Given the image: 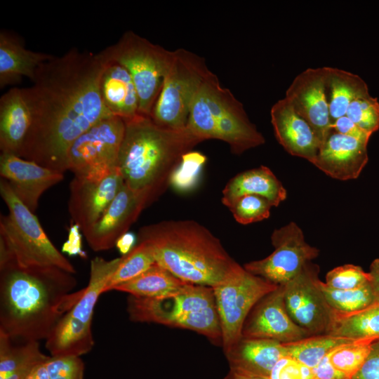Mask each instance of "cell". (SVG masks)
Instances as JSON below:
<instances>
[{
	"label": "cell",
	"mask_w": 379,
	"mask_h": 379,
	"mask_svg": "<svg viewBox=\"0 0 379 379\" xmlns=\"http://www.w3.org/2000/svg\"><path fill=\"white\" fill-rule=\"evenodd\" d=\"M108 62L104 52L72 48L43 62L22 92L31 125L18 157L62 173L72 144L99 121L113 115L100 95Z\"/></svg>",
	"instance_id": "1"
},
{
	"label": "cell",
	"mask_w": 379,
	"mask_h": 379,
	"mask_svg": "<svg viewBox=\"0 0 379 379\" xmlns=\"http://www.w3.org/2000/svg\"><path fill=\"white\" fill-rule=\"evenodd\" d=\"M53 55L26 48L20 37L9 31L0 32V88L34 78L37 68Z\"/></svg>",
	"instance_id": "22"
},
{
	"label": "cell",
	"mask_w": 379,
	"mask_h": 379,
	"mask_svg": "<svg viewBox=\"0 0 379 379\" xmlns=\"http://www.w3.org/2000/svg\"><path fill=\"white\" fill-rule=\"evenodd\" d=\"M131 321L156 323L195 331L222 346V332L213 288L187 284L180 290L157 298L128 295Z\"/></svg>",
	"instance_id": "6"
},
{
	"label": "cell",
	"mask_w": 379,
	"mask_h": 379,
	"mask_svg": "<svg viewBox=\"0 0 379 379\" xmlns=\"http://www.w3.org/2000/svg\"><path fill=\"white\" fill-rule=\"evenodd\" d=\"M230 368H237L270 378L277 362L286 357L284 343L242 336L225 353Z\"/></svg>",
	"instance_id": "23"
},
{
	"label": "cell",
	"mask_w": 379,
	"mask_h": 379,
	"mask_svg": "<svg viewBox=\"0 0 379 379\" xmlns=\"http://www.w3.org/2000/svg\"><path fill=\"white\" fill-rule=\"evenodd\" d=\"M187 128L203 141L217 139L227 142L237 155L265 142L242 103L230 89L220 85L211 71L194 96Z\"/></svg>",
	"instance_id": "5"
},
{
	"label": "cell",
	"mask_w": 379,
	"mask_h": 379,
	"mask_svg": "<svg viewBox=\"0 0 379 379\" xmlns=\"http://www.w3.org/2000/svg\"><path fill=\"white\" fill-rule=\"evenodd\" d=\"M125 131L123 119L105 118L81 134L67 152L68 170L74 176L100 180L118 166L119 154Z\"/></svg>",
	"instance_id": "11"
},
{
	"label": "cell",
	"mask_w": 379,
	"mask_h": 379,
	"mask_svg": "<svg viewBox=\"0 0 379 379\" xmlns=\"http://www.w3.org/2000/svg\"><path fill=\"white\" fill-rule=\"evenodd\" d=\"M312 370L313 379H350L331 364L328 354L325 356Z\"/></svg>",
	"instance_id": "44"
},
{
	"label": "cell",
	"mask_w": 379,
	"mask_h": 379,
	"mask_svg": "<svg viewBox=\"0 0 379 379\" xmlns=\"http://www.w3.org/2000/svg\"><path fill=\"white\" fill-rule=\"evenodd\" d=\"M274 251L267 257L244 264L248 272L277 286L285 285L318 257L319 250L308 244L300 227L294 222L273 231Z\"/></svg>",
	"instance_id": "13"
},
{
	"label": "cell",
	"mask_w": 379,
	"mask_h": 379,
	"mask_svg": "<svg viewBox=\"0 0 379 379\" xmlns=\"http://www.w3.org/2000/svg\"><path fill=\"white\" fill-rule=\"evenodd\" d=\"M0 175L20 200L35 213L42 194L64 179V173L17 155L1 154Z\"/></svg>",
	"instance_id": "19"
},
{
	"label": "cell",
	"mask_w": 379,
	"mask_h": 379,
	"mask_svg": "<svg viewBox=\"0 0 379 379\" xmlns=\"http://www.w3.org/2000/svg\"><path fill=\"white\" fill-rule=\"evenodd\" d=\"M206 161V157L199 152L192 150L187 152L172 173L169 183L178 191H187L193 188Z\"/></svg>",
	"instance_id": "37"
},
{
	"label": "cell",
	"mask_w": 379,
	"mask_h": 379,
	"mask_svg": "<svg viewBox=\"0 0 379 379\" xmlns=\"http://www.w3.org/2000/svg\"><path fill=\"white\" fill-rule=\"evenodd\" d=\"M120 261L121 257L111 260L96 257L91 260L87 286L46 340V348L51 356L80 357L92 350L94 340L91 325L95 306Z\"/></svg>",
	"instance_id": "8"
},
{
	"label": "cell",
	"mask_w": 379,
	"mask_h": 379,
	"mask_svg": "<svg viewBox=\"0 0 379 379\" xmlns=\"http://www.w3.org/2000/svg\"><path fill=\"white\" fill-rule=\"evenodd\" d=\"M0 194L8 209L1 214L0 241L22 268L56 267L71 274L76 270L51 241L37 217L1 178Z\"/></svg>",
	"instance_id": "7"
},
{
	"label": "cell",
	"mask_w": 379,
	"mask_h": 379,
	"mask_svg": "<svg viewBox=\"0 0 379 379\" xmlns=\"http://www.w3.org/2000/svg\"><path fill=\"white\" fill-rule=\"evenodd\" d=\"M100 88L102 102L113 115L126 120L139 114L135 86L129 72L121 64L108 60Z\"/></svg>",
	"instance_id": "25"
},
{
	"label": "cell",
	"mask_w": 379,
	"mask_h": 379,
	"mask_svg": "<svg viewBox=\"0 0 379 379\" xmlns=\"http://www.w3.org/2000/svg\"><path fill=\"white\" fill-rule=\"evenodd\" d=\"M318 286L329 307L340 313H354L377 304L370 282L349 290L329 287L320 279Z\"/></svg>",
	"instance_id": "32"
},
{
	"label": "cell",
	"mask_w": 379,
	"mask_h": 379,
	"mask_svg": "<svg viewBox=\"0 0 379 379\" xmlns=\"http://www.w3.org/2000/svg\"><path fill=\"white\" fill-rule=\"evenodd\" d=\"M272 206L262 197L246 194L235 199L228 208L237 222L248 225L268 218Z\"/></svg>",
	"instance_id": "36"
},
{
	"label": "cell",
	"mask_w": 379,
	"mask_h": 379,
	"mask_svg": "<svg viewBox=\"0 0 379 379\" xmlns=\"http://www.w3.org/2000/svg\"><path fill=\"white\" fill-rule=\"evenodd\" d=\"M326 79L327 67L307 68L294 78L285 95L310 125L321 144L331 131Z\"/></svg>",
	"instance_id": "15"
},
{
	"label": "cell",
	"mask_w": 379,
	"mask_h": 379,
	"mask_svg": "<svg viewBox=\"0 0 379 379\" xmlns=\"http://www.w3.org/2000/svg\"><path fill=\"white\" fill-rule=\"evenodd\" d=\"M354 341L328 334L314 335L302 340L284 343L286 355L313 368L320 361L335 348Z\"/></svg>",
	"instance_id": "31"
},
{
	"label": "cell",
	"mask_w": 379,
	"mask_h": 379,
	"mask_svg": "<svg viewBox=\"0 0 379 379\" xmlns=\"http://www.w3.org/2000/svg\"><path fill=\"white\" fill-rule=\"evenodd\" d=\"M270 379H313L312 368L296 359L286 356L272 368Z\"/></svg>",
	"instance_id": "40"
},
{
	"label": "cell",
	"mask_w": 379,
	"mask_h": 379,
	"mask_svg": "<svg viewBox=\"0 0 379 379\" xmlns=\"http://www.w3.org/2000/svg\"><path fill=\"white\" fill-rule=\"evenodd\" d=\"M331 129L338 133L353 137L367 142H368L371 136V135L361 129L346 115L332 121Z\"/></svg>",
	"instance_id": "42"
},
{
	"label": "cell",
	"mask_w": 379,
	"mask_h": 379,
	"mask_svg": "<svg viewBox=\"0 0 379 379\" xmlns=\"http://www.w3.org/2000/svg\"><path fill=\"white\" fill-rule=\"evenodd\" d=\"M156 262L152 247L145 241H140L127 254L121 257V261L108 280L104 293L138 277Z\"/></svg>",
	"instance_id": "33"
},
{
	"label": "cell",
	"mask_w": 379,
	"mask_h": 379,
	"mask_svg": "<svg viewBox=\"0 0 379 379\" xmlns=\"http://www.w3.org/2000/svg\"><path fill=\"white\" fill-rule=\"evenodd\" d=\"M350 379H379V339L372 343L364 364Z\"/></svg>",
	"instance_id": "41"
},
{
	"label": "cell",
	"mask_w": 379,
	"mask_h": 379,
	"mask_svg": "<svg viewBox=\"0 0 379 379\" xmlns=\"http://www.w3.org/2000/svg\"><path fill=\"white\" fill-rule=\"evenodd\" d=\"M270 116L274 135L284 149L313 164L321 142L310 125L285 98L272 105Z\"/></svg>",
	"instance_id": "21"
},
{
	"label": "cell",
	"mask_w": 379,
	"mask_h": 379,
	"mask_svg": "<svg viewBox=\"0 0 379 379\" xmlns=\"http://www.w3.org/2000/svg\"><path fill=\"white\" fill-rule=\"evenodd\" d=\"M187 284L155 262L138 277L114 286L112 291L138 298H157L176 292Z\"/></svg>",
	"instance_id": "28"
},
{
	"label": "cell",
	"mask_w": 379,
	"mask_h": 379,
	"mask_svg": "<svg viewBox=\"0 0 379 379\" xmlns=\"http://www.w3.org/2000/svg\"><path fill=\"white\" fill-rule=\"evenodd\" d=\"M138 239L152 247L157 264L187 283L213 288L243 269L217 237L194 220L142 227Z\"/></svg>",
	"instance_id": "3"
},
{
	"label": "cell",
	"mask_w": 379,
	"mask_h": 379,
	"mask_svg": "<svg viewBox=\"0 0 379 379\" xmlns=\"http://www.w3.org/2000/svg\"><path fill=\"white\" fill-rule=\"evenodd\" d=\"M81 229L77 224L72 223L69 228L68 239L62 246L63 252L70 255H79L86 258V254L82 249V235Z\"/></svg>",
	"instance_id": "43"
},
{
	"label": "cell",
	"mask_w": 379,
	"mask_h": 379,
	"mask_svg": "<svg viewBox=\"0 0 379 379\" xmlns=\"http://www.w3.org/2000/svg\"><path fill=\"white\" fill-rule=\"evenodd\" d=\"M210 71L198 55L184 48L173 51L151 119L162 127L186 128L192 101Z\"/></svg>",
	"instance_id": "10"
},
{
	"label": "cell",
	"mask_w": 379,
	"mask_h": 379,
	"mask_svg": "<svg viewBox=\"0 0 379 379\" xmlns=\"http://www.w3.org/2000/svg\"><path fill=\"white\" fill-rule=\"evenodd\" d=\"M319 267L310 262L284 286V302L291 319L312 335L326 334L334 310L319 286Z\"/></svg>",
	"instance_id": "14"
},
{
	"label": "cell",
	"mask_w": 379,
	"mask_h": 379,
	"mask_svg": "<svg viewBox=\"0 0 379 379\" xmlns=\"http://www.w3.org/2000/svg\"><path fill=\"white\" fill-rule=\"evenodd\" d=\"M367 145V142L331 130L313 165L334 179H356L368 162Z\"/></svg>",
	"instance_id": "20"
},
{
	"label": "cell",
	"mask_w": 379,
	"mask_h": 379,
	"mask_svg": "<svg viewBox=\"0 0 379 379\" xmlns=\"http://www.w3.org/2000/svg\"><path fill=\"white\" fill-rule=\"evenodd\" d=\"M135 237L133 234L126 232L119 238L116 243V247L122 253V255L127 254L134 247Z\"/></svg>",
	"instance_id": "46"
},
{
	"label": "cell",
	"mask_w": 379,
	"mask_h": 379,
	"mask_svg": "<svg viewBox=\"0 0 379 379\" xmlns=\"http://www.w3.org/2000/svg\"><path fill=\"white\" fill-rule=\"evenodd\" d=\"M124 121L118 166L124 183L149 206L170 184L182 156L203 140L187 127H162L150 117L138 114Z\"/></svg>",
	"instance_id": "4"
},
{
	"label": "cell",
	"mask_w": 379,
	"mask_h": 379,
	"mask_svg": "<svg viewBox=\"0 0 379 379\" xmlns=\"http://www.w3.org/2000/svg\"><path fill=\"white\" fill-rule=\"evenodd\" d=\"M243 269L213 287L222 332V347L227 352L241 337L244 323L255 305L277 288Z\"/></svg>",
	"instance_id": "12"
},
{
	"label": "cell",
	"mask_w": 379,
	"mask_h": 379,
	"mask_svg": "<svg viewBox=\"0 0 379 379\" xmlns=\"http://www.w3.org/2000/svg\"><path fill=\"white\" fill-rule=\"evenodd\" d=\"M84 364L79 357L47 356L36 364L23 379H83Z\"/></svg>",
	"instance_id": "34"
},
{
	"label": "cell",
	"mask_w": 379,
	"mask_h": 379,
	"mask_svg": "<svg viewBox=\"0 0 379 379\" xmlns=\"http://www.w3.org/2000/svg\"><path fill=\"white\" fill-rule=\"evenodd\" d=\"M76 286L73 274L56 267L0 266V333L15 343L46 340L79 300Z\"/></svg>",
	"instance_id": "2"
},
{
	"label": "cell",
	"mask_w": 379,
	"mask_h": 379,
	"mask_svg": "<svg viewBox=\"0 0 379 379\" xmlns=\"http://www.w3.org/2000/svg\"><path fill=\"white\" fill-rule=\"evenodd\" d=\"M223 379H270V378L256 375L237 368H230Z\"/></svg>",
	"instance_id": "47"
},
{
	"label": "cell",
	"mask_w": 379,
	"mask_h": 379,
	"mask_svg": "<svg viewBox=\"0 0 379 379\" xmlns=\"http://www.w3.org/2000/svg\"><path fill=\"white\" fill-rule=\"evenodd\" d=\"M345 115L370 135L379 130V102L370 93L352 102Z\"/></svg>",
	"instance_id": "38"
},
{
	"label": "cell",
	"mask_w": 379,
	"mask_h": 379,
	"mask_svg": "<svg viewBox=\"0 0 379 379\" xmlns=\"http://www.w3.org/2000/svg\"><path fill=\"white\" fill-rule=\"evenodd\" d=\"M108 60L123 65L135 86L139 114L150 117L171 65L173 51L153 44L133 31H126L102 50Z\"/></svg>",
	"instance_id": "9"
},
{
	"label": "cell",
	"mask_w": 379,
	"mask_h": 379,
	"mask_svg": "<svg viewBox=\"0 0 379 379\" xmlns=\"http://www.w3.org/2000/svg\"><path fill=\"white\" fill-rule=\"evenodd\" d=\"M147 206L145 199L124 183L100 218L83 233L90 248L94 251L113 248Z\"/></svg>",
	"instance_id": "18"
},
{
	"label": "cell",
	"mask_w": 379,
	"mask_h": 379,
	"mask_svg": "<svg viewBox=\"0 0 379 379\" xmlns=\"http://www.w3.org/2000/svg\"><path fill=\"white\" fill-rule=\"evenodd\" d=\"M31 113L22 88H12L0 98V149L18 156L31 125Z\"/></svg>",
	"instance_id": "24"
},
{
	"label": "cell",
	"mask_w": 379,
	"mask_h": 379,
	"mask_svg": "<svg viewBox=\"0 0 379 379\" xmlns=\"http://www.w3.org/2000/svg\"><path fill=\"white\" fill-rule=\"evenodd\" d=\"M370 284L373 289L375 301L379 304V258L375 259L370 265Z\"/></svg>",
	"instance_id": "45"
},
{
	"label": "cell",
	"mask_w": 379,
	"mask_h": 379,
	"mask_svg": "<svg viewBox=\"0 0 379 379\" xmlns=\"http://www.w3.org/2000/svg\"><path fill=\"white\" fill-rule=\"evenodd\" d=\"M246 194L262 197L276 207L287 198L285 187L265 166L239 173L231 178L222 190V203L228 208L235 199Z\"/></svg>",
	"instance_id": "26"
},
{
	"label": "cell",
	"mask_w": 379,
	"mask_h": 379,
	"mask_svg": "<svg viewBox=\"0 0 379 379\" xmlns=\"http://www.w3.org/2000/svg\"><path fill=\"white\" fill-rule=\"evenodd\" d=\"M370 282L368 272L358 265L345 264L330 270L326 275L328 286L341 290L354 289Z\"/></svg>",
	"instance_id": "39"
},
{
	"label": "cell",
	"mask_w": 379,
	"mask_h": 379,
	"mask_svg": "<svg viewBox=\"0 0 379 379\" xmlns=\"http://www.w3.org/2000/svg\"><path fill=\"white\" fill-rule=\"evenodd\" d=\"M326 88L331 122L345 116L354 100L369 94L366 83L359 75L332 67H327Z\"/></svg>",
	"instance_id": "27"
},
{
	"label": "cell",
	"mask_w": 379,
	"mask_h": 379,
	"mask_svg": "<svg viewBox=\"0 0 379 379\" xmlns=\"http://www.w3.org/2000/svg\"><path fill=\"white\" fill-rule=\"evenodd\" d=\"M326 334L354 340L379 339V304L350 314L334 310Z\"/></svg>",
	"instance_id": "30"
},
{
	"label": "cell",
	"mask_w": 379,
	"mask_h": 379,
	"mask_svg": "<svg viewBox=\"0 0 379 379\" xmlns=\"http://www.w3.org/2000/svg\"><path fill=\"white\" fill-rule=\"evenodd\" d=\"M46 357L39 342L15 343L0 333V379H23L36 364Z\"/></svg>",
	"instance_id": "29"
},
{
	"label": "cell",
	"mask_w": 379,
	"mask_h": 379,
	"mask_svg": "<svg viewBox=\"0 0 379 379\" xmlns=\"http://www.w3.org/2000/svg\"><path fill=\"white\" fill-rule=\"evenodd\" d=\"M124 185L118 167L100 180L74 176L69 184L68 211L72 222L82 233L100 218L106 208Z\"/></svg>",
	"instance_id": "17"
},
{
	"label": "cell",
	"mask_w": 379,
	"mask_h": 379,
	"mask_svg": "<svg viewBox=\"0 0 379 379\" xmlns=\"http://www.w3.org/2000/svg\"><path fill=\"white\" fill-rule=\"evenodd\" d=\"M375 340H359L343 345L328 354L329 361L350 379L360 369Z\"/></svg>",
	"instance_id": "35"
},
{
	"label": "cell",
	"mask_w": 379,
	"mask_h": 379,
	"mask_svg": "<svg viewBox=\"0 0 379 379\" xmlns=\"http://www.w3.org/2000/svg\"><path fill=\"white\" fill-rule=\"evenodd\" d=\"M242 336L271 339L281 343L295 342L312 335L289 317L284 302V286L262 297L248 314Z\"/></svg>",
	"instance_id": "16"
}]
</instances>
